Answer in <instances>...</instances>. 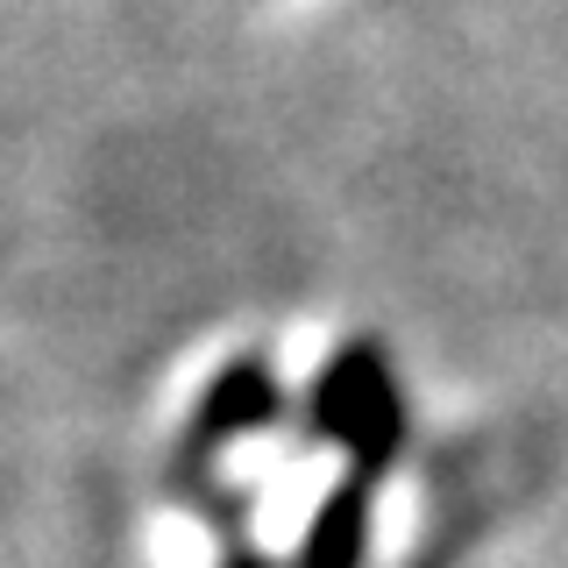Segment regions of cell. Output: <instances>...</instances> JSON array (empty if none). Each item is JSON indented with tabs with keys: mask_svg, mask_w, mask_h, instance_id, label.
I'll use <instances>...</instances> for the list:
<instances>
[]
</instances>
